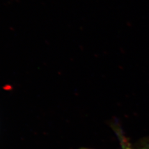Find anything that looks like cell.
<instances>
[{"label":"cell","instance_id":"6da1fadb","mask_svg":"<svg viewBox=\"0 0 149 149\" xmlns=\"http://www.w3.org/2000/svg\"><path fill=\"white\" fill-rule=\"evenodd\" d=\"M132 149H149V138L140 141Z\"/></svg>","mask_w":149,"mask_h":149}]
</instances>
